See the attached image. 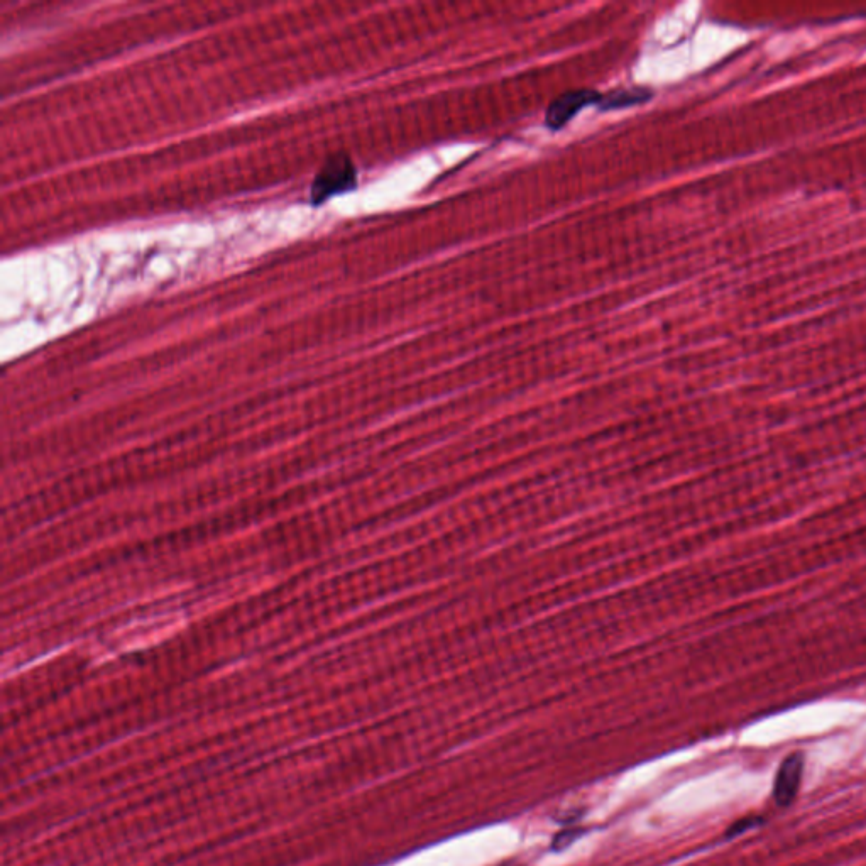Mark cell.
Masks as SVG:
<instances>
[{
    "mask_svg": "<svg viewBox=\"0 0 866 866\" xmlns=\"http://www.w3.org/2000/svg\"><path fill=\"white\" fill-rule=\"evenodd\" d=\"M356 183V168L351 159L344 154H337L330 158L318 173L312 188L313 202H324L337 193L349 192L356 187Z\"/></svg>",
    "mask_w": 866,
    "mask_h": 866,
    "instance_id": "cell-1",
    "label": "cell"
},
{
    "mask_svg": "<svg viewBox=\"0 0 866 866\" xmlns=\"http://www.w3.org/2000/svg\"><path fill=\"white\" fill-rule=\"evenodd\" d=\"M601 94L596 90L589 88H579V90H569L564 94L559 95L557 99L549 105L547 114H545V124L552 131H560L562 127L567 126L574 117L581 112L587 105L598 104Z\"/></svg>",
    "mask_w": 866,
    "mask_h": 866,
    "instance_id": "cell-2",
    "label": "cell"
},
{
    "mask_svg": "<svg viewBox=\"0 0 866 866\" xmlns=\"http://www.w3.org/2000/svg\"><path fill=\"white\" fill-rule=\"evenodd\" d=\"M802 773H804V757L794 753L785 758L779 767L773 787V799L780 807H787L795 801L797 792L801 789Z\"/></svg>",
    "mask_w": 866,
    "mask_h": 866,
    "instance_id": "cell-3",
    "label": "cell"
},
{
    "mask_svg": "<svg viewBox=\"0 0 866 866\" xmlns=\"http://www.w3.org/2000/svg\"><path fill=\"white\" fill-rule=\"evenodd\" d=\"M652 97L653 92L648 88H621V90H613L608 94H601L596 107H599V110L628 109L633 105L645 104Z\"/></svg>",
    "mask_w": 866,
    "mask_h": 866,
    "instance_id": "cell-4",
    "label": "cell"
},
{
    "mask_svg": "<svg viewBox=\"0 0 866 866\" xmlns=\"http://www.w3.org/2000/svg\"><path fill=\"white\" fill-rule=\"evenodd\" d=\"M762 824V819L760 817H746V819H741L738 823L733 824L731 828L728 829V838H735L738 834L746 833V831H750V829L757 828Z\"/></svg>",
    "mask_w": 866,
    "mask_h": 866,
    "instance_id": "cell-5",
    "label": "cell"
},
{
    "mask_svg": "<svg viewBox=\"0 0 866 866\" xmlns=\"http://www.w3.org/2000/svg\"><path fill=\"white\" fill-rule=\"evenodd\" d=\"M579 833L581 831L571 829V831H562V833L557 834L554 841V850H564V848H567L577 838V834Z\"/></svg>",
    "mask_w": 866,
    "mask_h": 866,
    "instance_id": "cell-6",
    "label": "cell"
},
{
    "mask_svg": "<svg viewBox=\"0 0 866 866\" xmlns=\"http://www.w3.org/2000/svg\"><path fill=\"white\" fill-rule=\"evenodd\" d=\"M505 866H516V865H505Z\"/></svg>",
    "mask_w": 866,
    "mask_h": 866,
    "instance_id": "cell-7",
    "label": "cell"
}]
</instances>
